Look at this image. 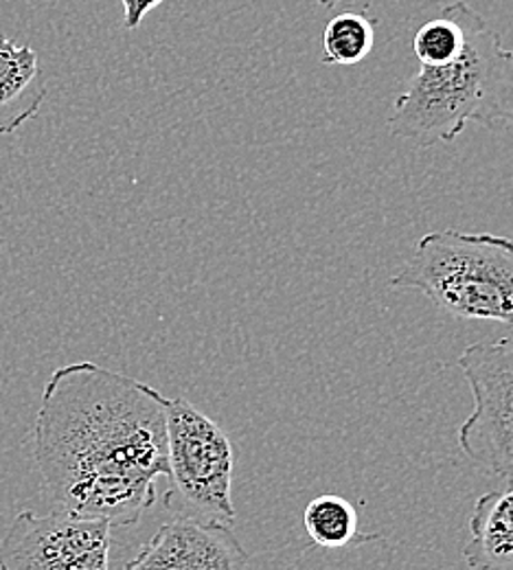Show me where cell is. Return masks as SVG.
Here are the masks:
<instances>
[{"label": "cell", "instance_id": "6da1fadb", "mask_svg": "<svg viewBox=\"0 0 513 570\" xmlns=\"http://www.w3.org/2000/svg\"><path fill=\"white\" fill-rule=\"evenodd\" d=\"M165 395L79 360L49 377L33 422V456L56 511L132 527L169 479Z\"/></svg>", "mask_w": 513, "mask_h": 570}, {"label": "cell", "instance_id": "7a4b0ae2", "mask_svg": "<svg viewBox=\"0 0 513 570\" xmlns=\"http://www.w3.org/2000/svg\"><path fill=\"white\" fill-rule=\"evenodd\" d=\"M463 29V51L445 67H422L388 112V130L417 147L452 142L467 124L513 128V51L465 0L443 4Z\"/></svg>", "mask_w": 513, "mask_h": 570}, {"label": "cell", "instance_id": "3957f363", "mask_svg": "<svg viewBox=\"0 0 513 570\" xmlns=\"http://www.w3.org/2000/svg\"><path fill=\"white\" fill-rule=\"evenodd\" d=\"M388 287L420 292L447 316L513 330V239L454 228L426 233Z\"/></svg>", "mask_w": 513, "mask_h": 570}, {"label": "cell", "instance_id": "277c9868", "mask_svg": "<svg viewBox=\"0 0 513 570\" xmlns=\"http://www.w3.org/2000/svg\"><path fill=\"white\" fill-rule=\"evenodd\" d=\"M171 490L165 507L180 518L233 529L235 450L220 424L185 397L165 400Z\"/></svg>", "mask_w": 513, "mask_h": 570}, {"label": "cell", "instance_id": "5b68a950", "mask_svg": "<svg viewBox=\"0 0 513 570\" xmlns=\"http://www.w3.org/2000/svg\"><path fill=\"white\" fill-rule=\"evenodd\" d=\"M458 368L474 400L458 426V448L501 483H513V336L470 345Z\"/></svg>", "mask_w": 513, "mask_h": 570}, {"label": "cell", "instance_id": "8992f818", "mask_svg": "<svg viewBox=\"0 0 513 570\" xmlns=\"http://www.w3.org/2000/svg\"><path fill=\"white\" fill-rule=\"evenodd\" d=\"M112 527L65 511H20L0 540V570H110Z\"/></svg>", "mask_w": 513, "mask_h": 570}, {"label": "cell", "instance_id": "52a82bcc", "mask_svg": "<svg viewBox=\"0 0 513 570\" xmlns=\"http://www.w3.org/2000/svg\"><path fill=\"white\" fill-rule=\"evenodd\" d=\"M250 556L233 529L176 515L165 522L124 570H246Z\"/></svg>", "mask_w": 513, "mask_h": 570}, {"label": "cell", "instance_id": "ba28073f", "mask_svg": "<svg viewBox=\"0 0 513 570\" xmlns=\"http://www.w3.org/2000/svg\"><path fill=\"white\" fill-rule=\"evenodd\" d=\"M49 92L38 53L0 36V137L31 121Z\"/></svg>", "mask_w": 513, "mask_h": 570}, {"label": "cell", "instance_id": "9c48e42d", "mask_svg": "<svg viewBox=\"0 0 513 570\" xmlns=\"http://www.w3.org/2000/svg\"><path fill=\"white\" fill-rule=\"evenodd\" d=\"M463 558L474 570H513V483L474 502Z\"/></svg>", "mask_w": 513, "mask_h": 570}, {"label": "cell", "instance_id": "30bf717a", "mask_svg": "<svg viewBox=\"0 0 513 570\" xmlns=\"http://www.w3.org/2000/svg\"><path fill=\"white\" fill-rule=\"evenodd\" d=\"M334 7L336 2H323ZM323 31V53L320 62L327 67H354L365 62L375 45V18H371L368 4L363 7H341Z\"/></svg>", "mask_w": 513, "mask_h": 570}, {"label": "cell", "instance_id": "8fae6325", "mask_svg": "<svg viewBox=\"0 0 513 570\" xmlns=\"http://www.w3.org/2000/svg\"><path fill=\"white\" fill-rule=\"evenodd\" d=\"M303 527L309 540L320 549H345L375 538L358 531L356 509L349 500L336 494H323L309 500L303 511Z\"/></svg>", "mask_w": 513, "mask_h": 570}, {"label": "cell", "instance_id": "7c38bea8", "mask_svg": "<svg viewBox=\"0 0 513 570\" xmlns=\"http://www.w3.org/2000/svg\"><path fill=\"white\" fill-rule=\"evenodd\" d=\"M465 38L458 20L447 11L441 9V16L424 22L413 40V51L422 67L437 69L452 65L463 51Z\"/></svg>", "mask_w": 513, "mask_h": 570}, {"label": "cell", "instance_id": "4fadbf2b", "mask_svg": "<svg viewBox=\"0 0 513 570\" xmlns=\"http://www.w3.org/2000/svg\"><path fill=\"white\" fill-rule=\"evenodd\" d=\"M162 0H121L124 4V24L128 31L141 27L147 13L154 11Z\"/></svg>", "mask_w": 513, "mask_h": 570}]
</instances>
